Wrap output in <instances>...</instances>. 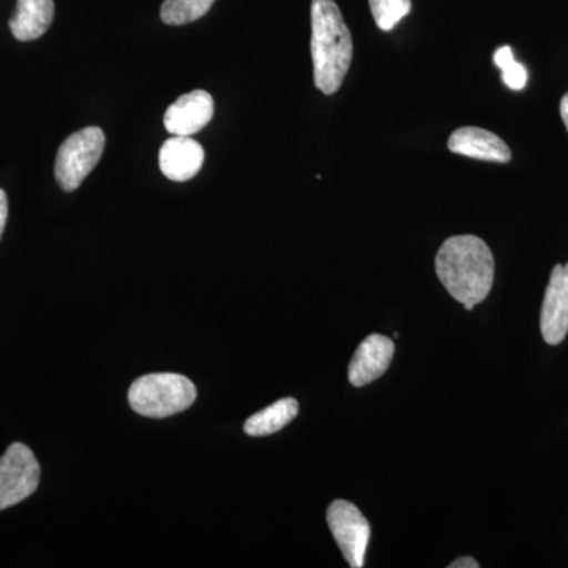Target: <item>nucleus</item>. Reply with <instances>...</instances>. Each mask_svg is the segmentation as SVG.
<instances>
[{"label": "nucleus", "instance_id": "nucleus-11", "mask_svg": "<svg viewBox=\"0 0 568 568\" xmlns=\"http://www.w3.org/2000/svg\"><path fill=\"white\" fill-rule=\"evenodd\" d=\"M203 163V145L192 136L170 138L160 149V170L170 181H190L200 173Z\"/></svg>", "mask_w": 568, "mask_h": 568}, {"label": "nucleus", "instance_id": "nucleus-6", "mask_svg": "<svg viewBox=\"0 0 568 568\" xmlns=\"http://www.w3.org/2000/svg\"><path fill=\"white\" fill-rule=\"evenodd\" d=\"M327 523L349 567H364L372 530L362 511L354 504L338 499L327 508Z\"/></svg>", "mask_w": 568, "mask_h": 568}, {"label": "nucleus", "instance_id": "nucleus-1", "mask_svg": "<svg viewBox=\"0 0 568 568\" xmlns=\"http://www.w3.org/2000/svg\"><path fill=\"white\" fill-rule=\"evenodd\" d=\"M436 274L467 312L488 297L495 282V257L477 235L447 239L436 254Z\"/></svg>", "mask_w": 568, "mask_h": 568}, {"label": "nucleus", "instance_id": "nucleus-5", "mask_svg": "<svg viewBox=\"0 0 568 568\" xmlns=\"http://www.w3.org/2000/svg\"><path fill=\"white\" fill-rule=\"evenodd\" d=\"M40 465L31 448L14 443L0 458V510L17 506L37 491Z\"/></svg>", "mask_w": 568, "mask_h": 568}, {"label": "nucleus", "instance_id": "nucleus-7", "mask_svg": "<svg viewBox=\"0 0 568 568\" xmlns=\"http://www.w3.org/2000/svg\"><path fill=\"white\" fill-rule=\"evenodd\" d=\"M541 335L551 346H558L568 335V264L552 268L540 316Z\"/></svg>", "mask_w": 568, "mask_h": 568}, {"label": "nucleus", "instance_id": "nucleus-14", "mask_svg": "<svg viewBox=\"0 0 568 568\" xmlns=\"http://www.w3.org/2000/svg\"><path fill=\"white\" fill-rule=\"evenodd\" d=\"M215 0H164L160 17L164 24L183 26L203 18Z\"/></svg>", "mask_w": 568, "mask_h": 568}, {"label": "nucleus", "instance_id": "nucleus-13", "mask_svg": "<svg viewBox=\"0 0 568 568\" xmlns=\"http://www.w3.org/2000/svg\"><path fill=\"white\" fill-rule=\"evenodd\" d=\"M298 414V403L294 398H283L245 422L244 432L248 436L260 437L274 435L291 424Z\"/></svg>", "mask_w": 568, "mask_h": 568}, {"label": "nucleus", "instance_id": "nucleus-3", "mask_svg": "<svg viewBox=\"0 0 568 568\" xmlns=\"http://www.w3.org/2000/svg\"><path fill=\"white\" fill-rule=\"evenodd\" d=\"M196 399V387L189 377L175 373H153L134 381L129 390L130 406L140 416L166 418L189 409Z\"/></svg>", "mask_w": 568, "mask_h": 568}, {"label": "nucleus", "instance_id": "nucleus-10", "mask_svg": "<svg viewBox=\"0 0 568 568\" xmlns=\"http://www.w3.org/2000/svg\"><path fill=\"white\" fill-rule=\"evenodd\" d=\"M448 151L481 162L508 163L511 152L504 140L478 126H462L448 138Z\"/></svg>", "mask_w": 568, "mask_h": 568}, {"label": "nucleus", "instance_id": "nucleus-17", "mask_svg": "<svg viewBox=\"0 0 568 568\" xmlns=\"http://www.w3.org/2000/svg\"><path fill=\"white\" fill-rule=\"evenodd\" d=\"M7 219H9V200H7L6 192L0 190V237L6 230Z\"/></svg>", "mask_w": 568, "mask_h": 568}, {"label": "nucleus", "instance_id": "nucleus-8", "mask_svg": "<svg viewBox=\"0 0 568 568\" xmlns=\"http://www.w3.org/2000/svg\"><path fill=\"white\" fill-rule=\"evenodd\" d=\"M213 112L215 104L211 93L189 92L164 112V126L173 136H192L212 121Z\"/></svg>", "mask_w": 568, "mask_h": 568}, {"label": "nucleus", "instance_id": "nucleus-4", "mask_svg": "<svg viewBox=\"0 0 568 568\" xmlns=\"http://www.w3.org/2000/svg\"><path fill=\"white\" fill-rule=\"evenodd\" d=\"M104 133L99 126H88L70 134L59 148L55 159V181L63 192H74L102 160Z\"/></svg>", "mask_w": 568, "mask_h": 568}, {"label": "nucleus", "instance_id": "nucleus-15", "mask_svg": "<svg viewBox=\"0 0 568 568\" xmlns=\"http://www.w3.org/2000/svg\"><path fill=\"white\" fill-rule=\"evenodd\" d=\"M497 69L503 71V81L511 91H523L528 84V70L515 61L510 47L497 48L493 55Z\"/></svg>", "mask_w": 568, "mask_h": 568}, {"label": "nucleus", "instance_id": "nucleus-12", "mask_svg": "<svg viewBox=\"0 0 568 568\" xmlns=\"http://www.w3.org/2000/svg\"><path fill=\"white\" fill-rule=\"evenodd\" d=\"M54 20V0H18L10 20L14 39L32 41L40 39Z\"/></svg>", "mask_w": 568, "mask_h": 568}, {"label": "nucleus", "instance_id": "nucleus-16", "mask_svg": "<svg viewBox=\"0 0 568 568\" xmlns=\"http://www.w3.org/2000/svg\"><path fill=\"white\" fill-rule=\"evenodd\" d=\"M410 0H369L373 18L381 31L388 32L410 11Z\"/></svg>", "mask_w": 568, "mask_h": 568}, {"label": "nucleus", "instance_id": "nucleus-19", "mask_svg": "<svg viewBox=\"0 0 568 568\" xmlns=\"http://www.w3.org/2000/svg\"><path fill=\"white\" fill-rule=\"evenodd\" d=\"M560 115H562V121L566 123L568 132V92L564 95V99L560 100Z\"/></svg>", "mask_w": 568, "mask_h": 568}, {"label": "nucleus", "instance_id": "nucleus-9", "mask_svg": "<svg viewBox=\"0 0 568 568\" xmlns=\"http://www.w3.org/2000/svg\"><path fill=\"white\" fill-rule=\"evenodd\" d=\"M394 354V342L387 336L379 334L366 336L351 361L349 383L354 387H364L379 379L390 366Z\"/></svg>", "mask_w": 568, "mask_h": 568}, {"label": "nucleus", "instance_id": "nucleus-18", "mask_svg": "<svg viewBox=\"0 0 568 568\" xmlns=\"http://www.w3.org/2000/svg\"><path fill=\"white\" fill-rule=\"evenodd\" d=\"M480 564L477 562L476 559L473 558H458L455 559L454 562L448 566V568H478Z\"/></svg>", "mask_w": 568, "mask_h": 568}, {"label": "nucleus", "instance_id": "nucleus-2", "mask_svg": "<svg viewBox=\"0 0 568 568\" xmlns=\"http://www.w3.org/2000/svg\"><path fill=\"white\" fill-rule=\"evenodd\" d=\"M354 44L342 11L334 0L312 2V58L315 85L325 95H334L345 81Z\"/></svg>", "mask_w": 568, "mask_h": 568}]
</instances>
